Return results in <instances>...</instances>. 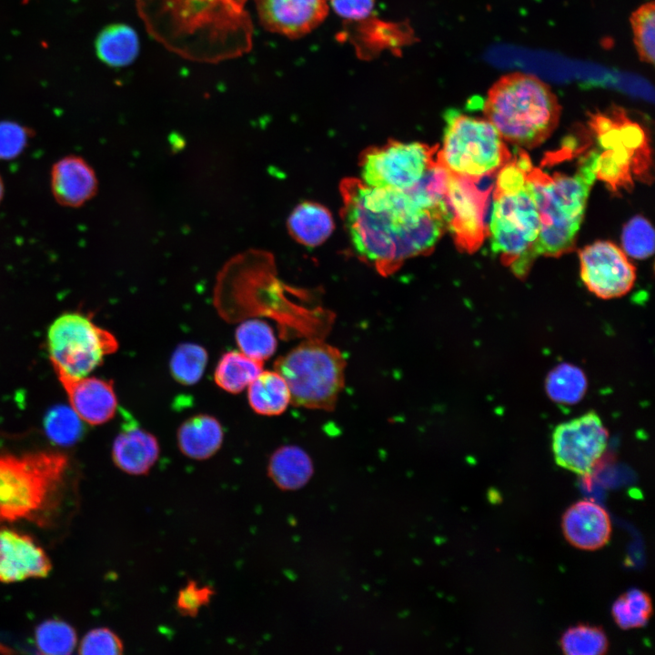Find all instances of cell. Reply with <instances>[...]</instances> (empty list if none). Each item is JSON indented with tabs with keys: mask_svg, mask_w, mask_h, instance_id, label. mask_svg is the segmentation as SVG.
Listing matches in <instances>:
<instances>
[{
	"mask_svg": "<svg viewBox=\"0 0 655 655\" xmlns=\"http://www.w3.org/2000/svg\"><path fill=\"white\" fill-rule=\"evenodd\" d=\"M247 0H136L149 35L188 60L217 63L252 47Z\"/></svg>",
	"mask_w": 655,
	"mask_h": 655,
	"instance_id": "2",
	"label": "cell"
},
{
	"mask_svg": "<svg viewBox=\"0 0 655 655\" xmlns=\"http://www.w3.org/2000/svg\"><path fill=\"white\" fill-rule=\"evenodd\" d=\"M290 402L311 409L333 410L345 384L346 361L335 347L319 339L304 341L275 361Z\"/></svg>",
	"mask_w": 655,
	"mask_h": 655,
	"instance_id": "8",
	"label": "cell"
},
{
	"mask_svg": "<svg viewBox=\"0 0 655 655\" xmlns=\"http://www.w3.org/2000/svg\"><path fill=\"white\" fill-rule=\"evenodd\" d=\"M81 422L71 408H55L45 418V433L56 444L70 445L82 434Z\"/></svg>",
	"mask_w": 655,
	"mask_h": 655,
	"instance_id": "36",
	"label": "cell"
},
{
	"mask_svg": "<svg viewBox=\"0 0 655 655\" xmlns=\"http://www.w3.org/2000/svg\"><path fill=\"white\" fill-rule=\"evenodd\" d=\"M51 186L60 204L77 207L95 195L96 179L93 169L85 160L77 156H66L53 166Z\"/></svg>",
	"mask_w": 655,
	"mask_h": 655,
	"instance_id": "20",
	"label": "cell"
},
{
	"mask_svg": "<svg viewBox=\"0 0 655 655\" xmlns=\"http://www.w3.org/2000/svg\"><path fill=\"white\" fill-rule=\"evenodd\" d=\"M337 15L349 20L367 18L373 10L374 0H329Z\"/></svg>",
	"mask_w": 655,
	"mask_h": 655,
	"instance_id": "40",
	"label": "cell"
},
{
	"mask_svg": "<svg viewBox=\"0 0 655 655\" xmlns=\"http://www.w3.org/2000/svg\"><path fill=\"white\" fill-rule=\"evenodd\" d=\"M207 358V350L197 344H179L169 361L173 378L185 386L195 385L204 374Z\"/></svg>",
	"mask_w": 655,
	"mask_h": 655,
	"instance_id": "32",
	"label": "cell"
},
{
	"mask_svg": "<svg viewBox=\"0 0 655 655\" xmlns=\"http://www.w3.org/2000/svg\"><path fill=\"white\" fill-rule=\"evenodd\" d=\"M589 126L597 139L594 175L615 193L630 190L634 179L651 182V151L647 132L616 106L590 114Z\"/></svg>",
	"mask_w": 655,
	"mask_h": 655,
	"instance_id": "7",
	"label": "cell"
},
{
	"mask_svg": "<svg viewBox=\"0 0 655 655\" xmlns=\"http://www.w3.org/2000/svg\"><path fill=\"white\" fill-rule=\"evenodd\" d=\"M235 338L241 352L264 361L276 351L277 339L270 326L259 319L241 323L235 332Z\"/></svg>",
	"mask_w": 655,
	"mask_h": 655,
	"instance_id": "29",
	"label": "cell"
},
{
	"mask_svg": "<svg viewBox=\"0 0 655 655\" xmlns=\"http://www.w3.org/2000/svg\"><path fill=\"white\" fill-rule=\"evenodd\" d=\"M27 139L28 132L21 125L10 121L0 122V159L16 157L24 150Z\"/></svg>",
	"mask_w": 655,
	"mask_h": 655,
	"instance_id": "39",
	"label": "cell"
},
{
	"mask_svg": "<svg viewBox=\"0 0 655 655\" xmlns=\"http://www.w3.org/2000/svg\"><path fill=\"white\" fill-rule=\"evenodd\" d=\"M76 633L68 623L60 620H47L35 630V644L40 653L66 655L76 646Z\"/></svg>",
	"mask_w": 655,
	"mask_h": 655,
	"instance_id": "33",
	"label": "cell"
},
{
	"mask_svg": "<svg viewBox=\"0 0 655 655\" xmlns=\"http://www.w3.org/2000/svg\"><path fill=\"white\" fill-rule=\"evenodd\" d=\"M341 217L358 257L382 276L429 254L448 226V206L423 207L404 190L348 177L340 183Z\"/></svg>",
	"mask_w": 655,
	"mask_h": 655,
	"instance_id": "1",
	"label": "cell"
},
{
	"mask_svg": "<svg viewBox=\"0 0 655 655\" xmlns=\"http://www.w3.org/2000/svg\"><path fill=\"white\" fill-rule=\"evenodd\" d=\"M561 529L567 541L583 550L604 547L611 535V521L607 510L590 499L571 504L563 513Z\"/></svg>",
	"mask_w": 655,
	"mask_h": 655,
	"instance_id": "18",
	"label": "cell"
},
{
	"mask_svg": "<svg viewBox=\"0 0 655 655\" xmlns=\"http://www.w3.org/2000/svg\"><path fill=\"white\" fill-rule=\"evenodd\" d=\"M224 432L220 422L213 416L198 414L186 419L176 433L177 446L187 458L204 460L214 456L221 448Z\"/></svg>",
	"mask_w": 655,
	"mask_h": 655,
	"instance_id": "21",
	"label": "cell"
},
{
	"mask_svg": "<svg viewBox=\"0 0 655 655\" xmlns=\"http://www.w3.org/2000/svg\"><path fill=\"white\" fill-rule=\"evenodd\" d=\"M559 647L566 655H602L609 650V640L601 627L579 624L563 632Z\"/></svg>",
	"mask_w": 655,
	"mask_h": 655,
	"instance_id": "31",
	"label": "cell"
},
{
	"mask_svg": "<svg viewBox=\"0 0 655 655\" xmlns=\"http://www.w3.org/2000/svg\"><path fill=\"white\" fill-rule=\"evenodd\" d=\"M51 569L47 554L33 538L7 528L0 529V582L45 578Z\"/></svg>",
	"mask_w": 655,
	"mask_h": 655,
	"instance_id": "17",
	"label": "cell"
},
{
	"mask_svg": "<svg viewBox=\"0 0 655 655\" xmlns=\"http://www.w3.org/2000/svg\"><path fill=\"white\" fill-rule=\"evenodd\" d=\"M67 469L68 458L57 451L0 453V523L48 524Z\"/></svg>",
	"mask_w": 655,
	"mask_h": 655,
	"instance_id": "6",
	"label": "cell"
},
{
	"mask_svg": "<svg viewBox=\"0 0 655 655\" xmlns=\"http://www.w3.org/2000/svg\"><path fill=\"white\" fill-rule=\"evenodd\" d=\"M609 433L594 411L559 424L552 433L556 463L573 473L589 476L602 457Z\"/></svg>",
	"mask_w": 655,
	"mask_h": 655,
	"instance_id": "13",
	"label": "cell"
},
{
	"mask_svg": "<svg viewBox=\"0 0 655 655\" xmlns=\"http://www.w3.org/2000/svg\"><path fill=\"white\" fill-rule=\"evenodd\" d=\"M216 594L210 585L201 586L194 579H188L176 599V609L184 617H196L200 610L211 602Z\"/></svg>",
	"mask_w": 655,
	"mask_h": 655,
	"instance_id": "37",
	"label": "cell"
},
{
	"mask_svg": "<svg viewBox=\"0 0 655 655\" xmlns=\"http://www.w3.org/2000/svg\"><path fill=\"white\" fill-rule=\"evenodd\" d=\"M291 237L307 247H317L328 239L334 229L330 212L324 206L303 202L296 207L287 219Z\"/></svg>",
	"mask_w": 655,
	"mask_h": 655,
	"instance_id": "22",
	"label": "cell"
},
{
	"mask_svg": "<svg viewBox=\"0 0 655 655\" xmlns=\"http://www.w3.org/2000/svg\"><path fill=\"white\" fill-rule=\"evenodd\" d=\"M267 472L278 488L293 490L307 482L313 473V465L309 456L301 448L286 445L271 455Z\"/></svg>",
	"mask_w": 655,
	"mask_h": 655,
	"instance_id": "23",
	"label": "cell"
},
{
	"mask_svg": "<svg viewBox=\"0 0 655 655\" xmlns=\"http://www.w3.org/2000/svg\"><path fill=\"white\" fill-rule=\"evenodd\" d=\"M588 387L584 372L578 367L563 363L555 367L546 378V391L555 402L575 404L581 400Z\"/></svg>",
	"mask_w": 655,
	"mask_h": 655,
	"instance_id": "27",
	"label": "cell"
},
{
	"mask_svg": "<svg viewBox=\"0 0 655 655\" xmlns=\"http://www.w3.org/2000/svg\"><path fill=\"white\" fill-rule=\"evenodd\" d=\"M580 277L596 297L610 299L626 295L636 279L635 267L625 253L609 241H597L579 252Z\"/></svg>",
	"mask_w": 655,
	"mask_h": 655,
	"instance_id": "14",
	"label": "cell"
},
{
	"mask_svg": "<svg viewBox=\"0 0 655 655\" xmlns=\"http://www.w3.org/2000/svg\"><path fill=\"white\" fill-rule=\"evenodd\" d=\"M96 51L105 64L126 66L133 63L139 53V38L132 27L114 24L100 32L96 40Z\"/></svg>",
	"mask_w": 655,
	"mask_h": 655,
	"instance_id": "24",
	"label": "cell"
},
{
	"mask_svg": "<svg viewBox=\"0 0 655 655\" xmlns=\"http://www.w3.org/2000/svg\"><path fill=\"white\" fill-rule=\"evenodd\" d=\"M55 372L66 394L71 409L82 421L95 426L114 418L117 398L111 380Z\"/></svg>",
	"mask_w": 655,
	"mask_h": 655,
	"instance_id": "16",
	"label": "cell"
},
{
	"mask_svg": "<svg viewBox=\"0 0 655 655\" xmlns=\"http://www.w3.org/2000/svg\"><path fill=\"white\" fill-rule=\"evenodd\" d=\"M561 107L550 87L534 75L513 72L502 76L488 92L485 119L504 141L533 148L550 136L559 125Z\"/></svg>",
	"mask_w": 655,
	"mask_h": 655,
	"instance_id": "4",
	"label": "cell"
},
{
	"mask_svg": "<svg viewBox=\"0 0 655 655\" xmlns=\"http://www.w3.org/2000/svg\"><path fill=\"white\" fill-rule=\"evenodd\" d=\"M115 336L79 313L58 317L47 332V348L55 371L85 377L117 350Z\"/></svg>",
	"mask_w": 655,
	"mask_h": 655,
	"instance_id": "10",
	"label": "cell"
},
{
	"mask_svg": "<svg viewBox=\"0 0 655 655\" xmlns=\"http://www.w3.org/2000/svg\"><path fill=\"white\" fill-rule=\"evenodd\" d=\"M621 243L629 256L644 259L654 252V230L650 223L641 216L632 217L623 227Z\"/></svg>",
	"mask_w": 655,
	"mask_h": 655,
	"instance_id": "35",
	"label": "cell"
},
{
	"mask_svg": "<svg viewBox=\"0 0 655 655\" xmlns=\"http://www.w3.org/2000/svg\"><path fill=\"white\" fill-rule=\"evenodd\" d=\"M595 158L593 149L585 153L573 175L558 171L549 175L534 166L527 173L526 179L539 214V255L559 257L574 248L589 193L596 179Z\"/></svg>",
	"mask_w": 655,
	"mask_h": 655,
	"instance_id": "5",
	"label": "cell"
},
{
	"mask_svg": "<svg viewBox=\"0 0 655 655\" xmlns=\"http://www.w3.org/2000/svg\"><path fill=\"white\" fill-rule=\"evenodd\" d=\"M479 179L450 172L448 184V229L457 247L469 254L475 252L489 236L486 216L494 184L481 188Z\"/></svg>",
	"mask_w": 655,
	"mask_h": 655,
	"instance_id": "12",
	"label": "cell"
},
{
	"mask_svg": "<svg viewBox=\"0 0 655 655\" xmlns=\"http://www.w3.org/2000/svg\"><path fill=\"white\" fill-rule=\"evenodd\" d=\"M531 167L529 156L519 147L498 171L493 186L491 247L519 277L528 274L539 256V214L526 179Z\"/></svg>",
	"mask_w": 655,
	"mask_h": 655,
	"instance_id": "3",
	"label": "cell"
},
{
	"mask_svg": "<svg viewBox=\"0 0 655 655\" xmlns=\"http://www.w3.org/2000/svg\"><path fill=\"white\" fill-rule=\"evenodd\" d=\"M450 171L438 156L428 167L421 178L411 187L404 190L416 203L423 207L447 206V192Z\"/></svg>",
	"mask_w": 655,
	"mask_h": 655,
	"instance_id": "28",
	"label": "cell"
},
{
	"mask_svg": "<svg viewBox=\"0 0 655 655\" xmlns=\"http://www.w3.org/2000/svg\"><path fill=\"white\" fill-rule=\"evenodd\" d=\"M248 387V403L257 414L277 416L290 403L288 387L277 371H262Z\"/></svg>",
	"mask_w": 655,
	"mask_h": 655,
	"instance_id": "25",
	"label": "cell"
},
{
	"mask_svg": "<svg viewBox=\"0 0 655 655\" xmlns=\"http://www.w3.org/2000/svg\"><path fill=\"white\" fill-rule=\"evenodd\" d=\"M653 611L650 595L641 590L631 589L620 595L612 604L611 615L622 630L645 626Z\"/></svg>",
	"mask_w": 655,
	"mask_h": 655,
	"instance_id": "30",
	"label": "cell"
},
{
	"mask_svg": "<svg viewBox=\"0 0 655 655\" xmlns=\"http://www.w3.org/2000/svg\"><path fill=\"white\" fill-rule=\"evenodd\" d=\"M262 371L263 361L252 358L242 352L228 351L218 360L214 378L219 388L237 394L249 386Z\"/></svg>",
	"mask_w": 655,
	"mask_h": 655,
	"instance_id": "26",
	"label": "cell"
},
{
	"mask_svg": "<svg viewBox=\"0 0 655 655\" xmlns=\"http://www.w3.org/2000/svg\"><path fill=\"white\" fill-rule=\"evenodd\" d=\"M654 1H650L635 10L630 19L633 42L639 57L641 61L650 65L654 63Z\"/></svg>",
	"mask_w": 655,
	"mask_h": 655,
	"instance_id": "34",
	"label": "cell"
},
{
	"mask_svg": "<svg viewBox=\"0 0 655 655\" xmlns=\"http://www.w3.org/2000/svg\"><path fill=\"white\" fill-rule=\"evenodd\" d=\"M328 0H254L258 18L270 32L302 36L324 21Z\"/></svg>",
	"mask_w": 655,
	"mask_h": 655,
	"instance_id": "15",
	"label": "cell"
},
{
	"mask_svg": "<svg viewBox=\"0 0 655 655\" xmlns=\"http://www.w3.org/2000/svg\"><path fill=\"white\" fill-rule=\"evenodd\" d=\"M438 156L457 175L482 178L497 174L512 157L504 139L487 119L449 110Z\"/></svg>",
	"mask_w": 655,
	"mask_h": 655,
	"instance_id": "9",
	"label": "cell"
},
{
	"mask_svg": "<svg viewBox=\"0 0 655 655\" xmlns=\"http://www.w3.org/2000/svg\"><path fill=\"white\" fill-rule=\"evenodd\" d=\"M124 651V644L112 630L102 627L89 630L79 644L78 652L83 655H118Z\"/></svg>",
	"mask_w": 655,
	"mask_h": 655,
	"instance_id": "38",
	"label": "cell"
},
{
	"mask_svg": "<svg viewBox=\"0 0 655 655\" xmlns=\"http://www.w3.org/2000/svg\"><path fill=\"white\" fill-rule=\"evenodd\" d=\"M112 446L115 465L129 475L147 474L158 459L160 448L156 438L127 416Z\"/></svg>",
	"mask_w": 655,
	"mask_h": 655,
	"instance_id": "19",
	"label": "cell"
},
{
	"mask_svg": "<svg viewBox=\"0 0 655 655\" xmlns=\"http://www.w3.org/2000/svg\"><path fill=\"white\" fill-rule=\"evenodd\" d=\"M439 146L390 139L359 156L362 181L375 187L406 190L415 185L438 156Z\"/></svg>",
	"mask_w": 655,
	"mask_h": 655,
	"instance_id": "11",
	"label": "cell"
},
{
	"mask_svg": "<svg viewBox=\"0 0 655 655\" xmlns=\"http://www.w3.org/2000/svg\"><path fill=\"white\" fill-rule=\"evenodd\" d=\"M3 191H4V186H3V183H2V180H1V177H0V199H1L2 196H3Z\"/></svg>",
	"mask_w": 655,
	"mask_h": 655,
	"instance_id": "41",
	"label": "cell"
}]
</instances>
